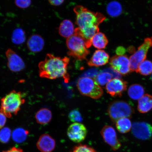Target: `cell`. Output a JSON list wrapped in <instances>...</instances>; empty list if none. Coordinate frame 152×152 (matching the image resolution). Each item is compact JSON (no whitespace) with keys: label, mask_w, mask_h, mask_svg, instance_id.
Here are the masks:
<instances>
[{"label":"cell","mask_w":152,"mask_h":152,"mask_svg":"<svg viewBox=\"0 0 152 152\" xmlns=\"http://www.w3.org/2000/svg\"><path fill=\"white\" fill-rule=\"evenodd\" d=\"M74 11L77 28L91 46V39L95 34L99 32V26L106 17L101 13L92 12L83 6H77Z\"/></svg>","instance_id":"6da1fadb"},{"label":"cell","mask_w":152,"mask_h":152,"mask_svg":"<svg viewBox=\"0 0 152 152\" xmlns=\"http://www.w3.org/2000/svg\"><path fill=\"white\" fill-rule=\"evenodd\" d=\"M69 62L68 57L62 58L47 54L44 60L39 64V76L50 79L63 77L65 81H68L69 76L67 73V68Z\"/></svg>","instance_id":"7a4b0ae2"},{"label":"cell","mask_w":152,"mask_h":152,"mask_svg":"<svg viewBox=\"0 0 152 152\" xmlns=\"http://www.w3.org/2000/svg\"><path fill=\"white\" fill-rule=\"evenodd\" d=\"M68 55L77 60L86 59L90 54L88 49L91 47L79 28H75V33L66 40Z\"/></svg>","instance_id":"3957f363"},{"label":"cell","mask_w":152,"mask_h":152,"mask_svg":"<svg viewBox=\"0 0 152 152\" xmlns=\"http://www.w3.org/2000/svg\"><path fill=\"white\" fill-rule=\"evenodd\" d=\"M25 102L21 93L13 90L1 99L0 111L10 118L17 115Z\"/></svg>","instance_id":"277c9868"},{"label":"cell","mask_w":152,"mask_h":152,"mask_svg":"<svg viewBox=\"0 0 152 152\" xmlns=\"http://www.w3.org/2000/svg\"><path fill=\"white\" fill-rule=\"evenodd\" d=\"M77 87L82 95L94 99H98L103 94L102 87L90 77H83L79 78L77 82Z\"/></svg>","instance_id":"5b68a950"},{"label":"cell","mask_w":152,"mask_h":152,"mask_svg":"<svg viewBox=\"0 0 152 152\" xmlns=\"http://www.w3.org/2000/svg\"><path fill=\"white\" fill-rule=\"evenodd\" d=\"M107 112L112 121L115 123L119 119L132 117L134 110L128 102L123 101H115L109 104Z\"/></svg>","instance_id":"8992f818"},{"label":"cell","mask_w":152,"mask_h":152,"mask_svg":"<svg viewBox=\"0 0 152 152\" xmlns=\"http://www.w3.org/2000/svg\"><path fill=\"white\" fill-rule=\"evenodd\" d=\"M152 46V37L144 39V42L129 58L131 71L137 72L139 64L145 60L148 50Z\"/></svg>","instance_id":"52a82bcc"},{"label":"cell","mask_w":152,"mask_h":152,"mask_svg":"<svg viewBox=\"0 0 152 152\" xmlns=\"http://www.w3.org/2000/svg\"><path fill=\"white\" fill-rule=\"evenodd\" d=\"M87 133L86 127L79 123L72 124L68 127L67 131L68 138L76 143L83 142L86 138Z\"/></svg>","instance_id":"ba28073f"},{"label":"cell","mask_w":152,"mask_h":152,"mask_svg":"<svg viewBox=\"0 0 152 152\" xmlns=\"http://www.w3.org/2000/svg\"><path fill=\"white\" fill-rule=\"evenodd\" d=\"M110 64L112 68L124 75H128L131 71L130 60L126 55L113 56L110 60Z\"/></svg>","instance_id":"9c48e42d"},{"label":"cell","mask_w":152,"mask_h":152,"mask_svg":"<svg viewBox=\"0 0 152 152\" xmlns=\"http://www.w3.org/2000/svg\"><path fill=\"white\" fill-rule=\"evenodd\" d=\"M100 134L104 142L114 151H116L121 147V144L118 138L115 129L111 126L106 125L102 129Z\"/></svg>","instance_id":"30bf717a"},{"label":"cell","mask_w":152,"mask_h":152,"mask_svg":"<svg viewBox=\"0 0 152 152\" xmlns=\"http://www.w3.org/2000/svg\"><path fill=\"white\" fill-rule=\"evenodd\" d=\"M132 134L135 137L140 140H145L152 137V125L145 122L133 123Z\"/></svg>","instance_id":"8fae6325"},{"label":"cell","mask_w":152,"mask_h":152,"mask_svg":"<svg viewBox=\"0 0 152 152\" xmlns=\"http://www.w3.org/2000/svg\"><path fill=\"white\" fill-rule=\"evenodd\" d=\"M128 83L123 80L115 78L106 85L105 88L108 94L113 97H121L126 90Z\"/></svg>","instance_id":"7c38bea8"},{"label":"cell","mask_w":152,"mask_h":152,"mask_svg":"<svg viewBox=\"0 0 152 152\" xmlns=\"http://www.w3.org/2000/svg\"><path fill=\"white\" fill-rule=\"evenodd\" d=\"M5 54L7 59V66L11 71L19 72L25 67L23 60L12 49H7Z\"/></svg>","instance_id":"4fadbf2b"},{"label":"cell","mask_w":152,"mask_h":152,"mask_svg":"<svg viewBox=\"0 0 152 152\" xmlns=\"http://www.w3.org/2000/svg\"><path fill=\"white\" fill-rule=\"evenodd\" d=\"M56 145L55 140L48 134L42 135L37 143V147L41 152H52Z\"/></svg>","instance_id":"5bb4252c"},{"label":"cell","mask_w":152,"mask_h":152,"mask_svg":"<svg viewBox=\"0 0 152 152\" xmlns=\"http://www.w3.org/2000/svg\"><path fill=\"white\" fill-rule=\"evenodd\" d=\"M109 56L105 51L98 49L94 53L88 62V64L90 66H98L105 65L109 62Z\"/></svg>","instance_id":"9a60e30c"},{"label":"cell","mask_w":152,"mask_h":152,"mask_svg":"<svg viewBox=\"0 0 152 152\" xmlns=\"http://www.w3.org/2000/svg\"><path fill=\"white\" fill-rule=\"evenodd\" d=\"M27 46L29 50L33 52H38L42 50L45 42L42 37L38 35H33L27 41Z\"/></svg>","instance_id":"2e32d148"},{"label":"cell","mask_w":152,"mask_h":152,"mask_svg":"<svg viewBox=\"0 0 152 152\" xmlns=\"http://www.w3.org/2000/svg\"><path fill=\"white\" fill-rule=\"evenodd\" d=\"M75 30L74 25L71 21L65 20L60 24L58 28V32L61 37L68 39L73 35Z\"/></svg>","instance_id":"e0dca14e"},{"label":"cell","mask_w":152,"mask_h":152,"mask_svg":"<svg viewBox=\"0 0 152 152\" xmlns=\"http://www.w3.org/2000/svg\"><path fill=\"white\" fill-rule=\"evenodd\" d=\"M152 109V96L149 94L144 95L139 100L138 110L141 113H146Z\"/></svg>","instance_id":"ac0fdd59"},{"label":"cell","mask_w":152,"mask_h":152,"mask_svg":"<svg viewBox=\"0 0 152 152\" xmlns=\"http://www.w3.org/2000/svg\"><path fill=\"white\" fill-rule=\"evenodd\" d=\"M109 41L106 35L102 32H98L91 39L92 45L98 49L105 48Z\"/></svg>","instance_id":"d6986e66"},{"label":"cell","mask_w":152,"mask_h":152,"mask_svg":"<svg viewBox=\"0 0 152 152\" xmlns=\"http://www.w3.org/2000/svg\"><path fill=\"white\" fill-rule=\"evenodd\" d=\"M52 112L47 108H43L37 112L35 115V119L39 124L45 125L50 122L52 119Z\"/></svg>","instance_id":"ffe728a7"},{"label":"cell","mask_w":152,"mask_h":152,"mask_svg":"<svg viewBox=\"0 0 152 152\" xmlns=\"http://www.w3.org/2000/svg\"><path fill=\"white\" fill-rule=\"evenodd\" d=\"M144 92L143 87L139 84L131 85L128 90L129 96L134 100H139L144 96Z\"/></svg>","instance_id":"44dd1931"},{"label":"cell","mask_w":152,"mask_h":152,"mask_svg":"<svg viewBox=\"0 0 152 152\" xmlns=\"http://www.w3.org/2000/svg\"><path fill=\"white\" fill-rule=\"evenodd\" d=\"M116 127L119 132L125 134L130 131L132 125L130 119L127 118L119 119L116 122Z\"/></svg>","instance_id":"7402d4cb"},{"label":"cell","mask_w":152,"mask_h":152,"mask_svg":"<svg viewBox=\"0 0 152 152\" xmlns=\"http://www.w3.org/2000/svg\"><path fill=\"white\" fill-rule=\"evenodd\" d=\"M108 14L110 16L116 17L119 16L122 12V7L120 4L117 1H113L108 4L107 7Z\"/></svg>","instance_id":"603a6c76"},{"label":"cell","mask_w":152,"mask_h":152,"mask_svg":"<svg viewBox=\"0 0 152 152\" xmlns=\"http://www.w3.org/2000/svg\"><path fill=\"white\" fill-rule=\"evenodd\" d=\"M137 72L144 76L151 75L152 73V62L148 60L144 61L139 65Z\"/></svg>","instance_id":"cb8c5ba5"},{"label":"cell","mask_w":152,"mask_h":152,"mask_svg":"<svg viewBox=\"0 0 152 152\" xmlns=\"http://www.w3.org/2000/svg\"><path fill=\"white\" fill-rule=\"evenodd\" d=\"M112 76L107 72H103L94 77V80L99 85L103 86L111 80Z\"/></svg>","instance_id":"d4e9b609"},{"label":"cell","mask_w":152,"mask_h":152,"mask_svg":"<svg viewBox=\"0 0 152 152\" xmlns=\"http://www.w3.org/2000/svg\"><path fill=\"white\" fill-rule=\"evenodd\" d=\"M28 134V131L23 129H16L12 132V138L15 142H22L26 140Z\"/></svg>","instance_id":"484cf974"},{"label":"cell","mask_w":152,"mask_h":152,"mask_svg":"<svg viewBox=\"0 0 152 152\" xmlns=\"http://www.w3.org/2000/svg\"><path fill=\"white\" fill-rule=\"evenodd\" d=\"M26 39L25 34L21 28H17L12 33V39L16 44H21L23 43Z\"/></svg>","instance_id":"4316f807"},{"label":"cell","mask_w":152,"mask_h":152,"mask_svg":"<svg viewBox=\"0 0 152 152\" xmlns=\"http://www.w3.org/2000/svg\"><path fill=\"white\" fill-rule=\"evenodd\" d=\"M68 118L72 122L80 123L83 121L81 114L78 109L72 110L68 115Z\"/></svg>","instance_id":"83f0119b"},{"label":"cell","mask_w":152,"mask_h":152,"mask_svg":"<svg viewBox=\"0 0 152 152\" xmlns=\"http://www.w3.org/2000/svg\"><path fill=\"white\" fill-rule=\"evenodd\" d=\"M11 130L7 127L3 128L0 130V142L3 143L9 141L11 135Z\"/></svg>","instance_id":"f1b7e54d"},{"label":"cell","mask_w":152,"mask_h":152,"mask_svg":"<svg viewBox=\"0 0 152 152\" xmlns=\"http://www.w3.org/2000/svg\"><path fill=\"white\" fill-rule=\"evenodd\" d=\"M70 152H97L94 148L88 145L80 144L75 146Z\"/></svg>","instance_id":"f546056e"},{"label":"cell","mask_w":152,"mask_h":152,"mask_svg":"<svg viewBox=\"0 0 152 152\" xmlns=\"http://www.w3.org/2000/svg\"><path fill=\"white\" fill-rule=\"evenodd\" d=\"M15 4L17 7L22 9H25L29 7L31 0H15Z\"/></svg>","instance_id":"4dcf8cb0"},{"label":"cell","mask_w":152,"mask_h":152,"mask_svg":"<svg viewBox=\"0 0 152 152\" xmlns=\"http://www.w3.org/2000/svg\"><path fill=\"white\" fill-rule=\"evenodd\" d=\"M103 72H107L111 75L112 77L115 78H121V74L112 67H109L104 69Z\"/></svg>","instance_id":"1f68e13d"},{"label":"cell","mask_w":152,"mask_h":152,"mask_svg":"<svg viewBox=\"0 0 152 152\" xmlns=\"http://www.w3.org/2000/svg\"><path fill=\"white\" fill-rule=\"evenodd\" d=\"M98 70L96 69H92L88 70V71L85 72L83 74V76L85 77H96L97 75Z\"/></svg>","instance_id":"d6a6232c"},{"label":"cell","mask_w":152,"mask_h":152,"mask_svg":"<svg viewBox=\"0 0 152 152\" xmlns=\"http://www.w3.org/2000/svg\"><path fill=\"white\" fill-rule=\"evenodd\" d=\"M7 117L4 114L0 111V129L4 126L7 121Z\"/></svg>","instance_id":"836d02e7"},{"label":"cell","mask_w":152,"mask_h":152,"mask_svg":"<svg viewBox=\"0 0 152 152\" xmlns=\"http://www.w3.org/2000/svg\"><path fill=\"white\" fill-rule=\"evenodd\" d=\"M64 0H48L51 5L53 6H59L64 3Z\"/></svg>","instance_id":"e575fe53"},{"label":"cell","mask_w":152,"mask_h":152,"mask_svg":"<svg viewBox=\"0 0 152 152\" xmlns=\"http://www.w3.org/2000/svg\"><path fill=\"white\" fill-rule=\"evenodd\" d=\"M115 52L118 56H122V55H124L125 50L123 48L121 47H119L117 48Z\"/></svg>","instance_id":"d590c367"},{"label":"cell","mask_w":152,"mask_h":152,"mask_svg":"<svg viewBox=\"0 0 152 152\" xmlns=\"http://www.w3.org/2000/svg\"><path fill=\"white\" fill-rule=\"evenodd\" d=\"M2 152H24L23 150L20 148L12 147L7 151H3Z\"/></svg>","instance_id":"8d00e7d4"},{"label":"cell","mask_w":152,"mask_h":152,"mask_svg":"<svg viewBox=\"0 0 152 152\" xmlns=\"http://www.w3.org/2000/svg\"><path fill=\"white\" fill-rule=\"evenodd\" d=\"M151 78H152V77H151Z\"/></svg>","instance_id":"74e56055"}]
</instances>
